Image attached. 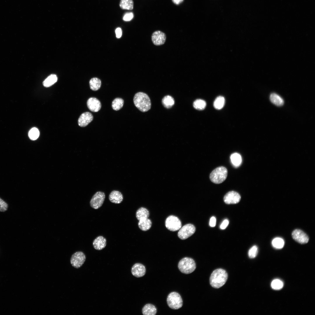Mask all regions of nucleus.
<instances>
[{
	"label": "nucleus",
	"instance_id": "14",
	"mask_svg": "<svg viewBox=\"0 0 315 315\" xmlns=\"http://www.w3.org/2000/svg\"><path fill=\"white\" fill-rule=\"evenodd\" d=\"M93 117L90 112H85L82 114L78 120V125L81 127L87 126L93 120Z\"/></svg>",
	"mask_w": 315,
	"mask_h": 315
},
{
	"label": "nucleus",
	"instance_id": "2",
	"mask_svg": "<svg viewBox=\"0 0 315 315\" xmlns=\"http://www.w3.org/2000/svg\"><path fill=\"white\" fill-rule=\"evenodd\" d=\"M133 102L135 106L141 112H146L150 108V99L144 93L140 92L136 93L134 97Z\"/></svg>",
	"mask_w": 315,
	"mask_h": 315
},
{
	"label": "nucleus",
	"instance_id": "16",
	"mask_svg": "<svg viewBox=\"0 0 315 315\" xmlns=\"http://www.w3.org/2000/svg\"><path fill=\"white\" fill-rule=\"evenodd\" d=\"M108 197L110 202L115 204L120 203L123 199L122 193L120 191L116 190L111 191Z\"/></svg>",
	"mask_w": 315,
	"mask_h": 315
},
{
	"label": "nucleus",
	"instance_id": "27",
	"mask_svg": "<svg viewBox=\"0 0 315 315\" xmlns=\"http://www.w3.org/2000/svg\"><path fill=\"white\" fill-rule=\"evenodd\" d=\"M123 104L124 101L123 99L120 98H117L112 102V107L113 110L118 111L122 108Z\"/></svg>",
	"mask_w": 315,
	"mask_h": 315
},
{
	"label": "nucleus",
	"instance_id": "1",
	"mask_svg": "<svg viewBox=\"0 0 315 315\" xmlns=\"http://www.w3.org/2000/svg\"><path fill=\"white\" fill-rule=\"evenodd\" d=\"M228 278L226 271L222 269L215 270L212 272L210 278V283L213 288H218L226 283Z\"/></svg>",
	"mask_w": 315,
	"mask_h": 315
},
{
	"label": "nucleus",
	"instance_id": "37",
	"mask_svg": "<svg viewBox=\"0 0 315 315\" xmlns=\"http://www.w3.org/2000/svg\"><path fill=\"white\" fill-rule=\"evenodd\" d=\"M216 219L214 216L212 217L210 219L209 225L211 227H214L216 225Z\"/></svg>",
	"mask_w": 315,
	"mask_h": 315
},
{
	"label": "nucleus",
	"instance_id": "11",
	"mask_svg": "<svg viewBox=\"0 0 315 315\" xmlns=\"http://www.w3.org/2000/svg\"><path fill=\"white\" fill-rule=\"evenodd\" d=\"M241 197L237 192L232 191L227 192L223 198L224 202L227 204H236L239 202Z\"/></svg>",
	"mask_w": 315,
	"mask_h": 315
},
{
	"label": "nucleus",
	"instance_id": "32",
	"mask_svg": "<svg viewBox=\"0 0 315 315\" xmlns=\"http://www.w3.org/2000/svg\"><path fill=\"white\" fill-rule=\"evenodd\" d=\"M28 135L29 138L32 140L36 139L39 135V132L36 127L32 128L29 131Z\"/></svg>",
	"mask_w": 315,
	"mask_h": 315
},
{
	"label": "nucleus",
	"instance_id": "17",
	"mask_svg": "<svg viewBox=\"0 0 315 315\" xmlns=\"http://www.w3.org/2000/svg\"><path fill=\"white\" fill-rule=\"evenodd\" d=\"M93 245L96 250H100L104 249L106 246V240L102 236L96 237L93 241Z\"/></svg>",
	"mask_w": 315,
	"mask_h": 315
},
{
	"label": "nucleus",
	"instance_id": "3",
	"mask_svg": "<svg viewBox=\"0 0 315 315\" xmlns=\"http://www.w3.org/2000/svg\"><path fill=\"white\" fill-rule=\"evenodd\" d=\"M228 171L224 167H218L213 170L209 175V178L213 183L217 184L223 182L227 178Z\"/></svg>",
	"mask_w": 315,
	"mask_h": 315
},
{
	"label": "nucleus",
	"instance_id": "9",
	"mask_svg": "<svg viewBox=\"0 0 315 315\" xmlns=\"http://www.w3.org/2000/svg\"><path fill=\"white\" fill-rule=\"evenodd\" d=\"M86 260V256L82 251L76 252L71 256L70 262L72 266L76 268L80 267Z\"/></svg>",
	"mask_w": 315,
	"mask_h": 315
},
{
	"label": "nucleus",
	"instance_id": "24",
	"mask_svg": "<svg viewBox=\"0 0 315 315\" xmlns=\"http://www.w3.org/2000/svg\"><path fill=\"white\" fill-rule=\"evenodd\" d=\"M90 89L93 91H97L100 88L101 85V80L97 78H93L89 82Z\"/></svg>",
	"mask_w": 315,
	"mask_h": 315
},
{
	"label": "nucleus",
	"instance_id": "12",
	"mask_svg": "<svg viewBox=\"0 0 315 315\" xmlns=\"http://www.w3.org/2000/svg\"><path fill=\"white\" fill-rule=\"evenodd\" d=\"M151 39L154 45L157 46H160L165 43L166 35L164 33L160 31H156L153 33Z\"/></svg>",
	"mask_w": 315,
	"mask_h": 315
},
{
	"label": "nucleus",
	"instance_id": "18",
	"mask_svg": "<svg viewBox=\"0 0 315 315\" xmlns=\"http://www.w3.org/2000/svg\"><path fill=\"white\" fill-rule=\"evenodd\" d=\"M156 312V307L151 304H146L142 309V313L144 315H155Z\"/></svg>",
	"mask_w": 315,
	"mask_h": 315
},
{
	"label": "nucleus",
	"instance_id": "28",
	"mask_svg": "<svg viewBox=\"0 0 315 315\" xmlns=\"http://www.w3.org/2000/svg\"><path fill=\"white\" fill-rule=\"evenodd\" d=\"M272 245L273 247L276 249H280L283 248L284 245V240L280 237H276L272 240Z\"/></svg>",
	"mask_w": 315,
	"mask_h": 315
},
{
	"label": "nucleus",
	"instance_id": "21",
	"mask_svg": "<svg viewBox=\"0 0 315 315\" xmlns=\"http://www.w3.org/2000/svg\"><path fill=\"white\" fill-rule=\"evenodd\" d=\"M270 99L272 103L278 106H281L284 103L283 99L280 96L275 93L270 94Z\"/></svg>",
	"mask_w": 315,
	"mask_h": 315
},
{
	"label": "nucleus",
	"instance_id": "22",
	"mask_svg": "<svg viewBox=\"0 0 315 315\" xmlns=\"http://www.w3.org/2000/svg\"><path fill=\"white\" fill-rule=\"evenodd\" d=\"M162 102L164 107L167 108H169L173 106L175 102L174 98L172 97L167 95L163 98Z\"/></svg>",
	"mask_w": 315,
	"mask_h": 315
},
{
	"label": "nucleus",
	"instance_id": "7",
	"mask_svg": "<svg viewBox=\"0 0 315 315\" xmlns=\"http://www.w3.org/2000/svg\"><path fill=\"white\" fill-rule=\"evenodd\" d=\"M195 231V228L193 225L188 224L181 227L178 232V235L179 238L184 240L193 235Z\"/></svg>",
	"mask_w": 315,
	"mask_h": 315
},
{
	"label": "nucleus",
	"instance_id": "30",
	"mask_svg": "<svg viewBox=\"0 0 315 315\" xmlns=\"http://www.w3.org/2000/svg\"><path fill=\"white\" fill-rule=\"evenodd\" d=\"M231 162L233 164L236 166L240 165L242 162L241 155L237 153L232 154L230 157Z\"/></svg>",
	"mask_w": 315,
	"mask_h": 315
},
{
	"label": "nucleus",
	"instance_id": "38",
	"mask_svg": "<svg viewBox=\"0 0 315 315\" xmlns=\"http://www.w3.org/2000/svg\"><path fill=\"white\" fill-rule=\"evenodd\" d=\"M115 33L117 38H119L121 37L122 34V31L120 28L118 27L116 28L115 30Z\"/></svg>",
	"mask_w": 315,
	"mask_h": 315
},
{
	"label": "nucleus",
	"instance_id": "35",
	"mask_svg": "<svg viewBox=\"0 0 315 315\" xmlns=\"http://www.w3.org/2000/svg\"><path fill=\"white\" fill-rule=\"evenodd\" d=\"M133 17V13L132 12H128L126 13L124 15L123 19L125 21H128L131 20Z\"/></svg>",
	"mask_w": 315,
	"mask_h": 315
},
{
	"label": "nucleus",
	"instance_id": "34",
	"mask_svg": "<svg viewBox=\"0 0 315 315\" xmlns=\"http://www.w3.org/2000/svg\"><path fill=\"white\" fill-rule=\"evenodd\" d=\"M8 208V204L0 198V211L5 212L7 210Z\"/></svg>",
	"mask_w": 315,
	"mask_h": 315
},
{
	"label": "nucleus",
	"instance_id": "19",
	"mask_svg": "<svg viewBox=\"0 0 315 315\" xmlns=\"http://www.w3.org/2000/svg\"><path fill=\"white\" fill-rule=\"evenodd\" d=\"M151 222L148 218L140 220L138 223L139 228L144 231H146L149 230L151 226Z\"/></svg>",
	"mask_w": 315,
	"mask_h": 315
},
{
	"label": "nucleus",
	"instance_id": "6",
	"mask_svg": "<svg viewBox=\"0 0 315 315\" xmlns=\"http://www.w3.org/2000/svg\"><path fill=\"white\" fill-rule=\"evenodd\" d=\"M166 228L169 230L175 231L180 229L181 223L179 218L176 216L171 215L166 219L165 222Z\"/></svg>",
	"mask_w": 315,
	"mask_h": 315
},
{
	"label": "nucleus",
	"instance_id": "8",
	"mask_svg": "<svg viewBox=\"0 0 315 315\" xmlns=\"http://www.w3.org/2000/svg\"><path fill=\"white\" fill-rule=\"evenodd\" d=\"M105 198L104 193L97 191L93 196L90 202V206L94 209H98L102 205Z\"/></svg>",
	"mask_w": 315,
	"mask_h": 315
},
{
	"label": "nucleus",
	"instance_id": "29",
	"mask_svg": "<svg viewBox=\"0 0 315 315\" xmlns=\"http://www.w3.org/2000/svg\"><path fill=\"white\" fill-rule=\"evenodd\" d=\"M206 105V103L205 101L200 99H196L193 103V107L198 110H201L204 109Z\"/></svg>",
	"mask_w": 315,
	"mask_h": 315
},
{
	"label": "nucleus",
	"instance_id": "5",
	"mask_svg": "<svg viewBox=\"0 0 315 315\" xmlns=\"http://www.w3.org/2000/svg\"><path fill=\"white\" fill-rule=\"evenodd\" d=\"M167 301L169 307L172 309H178L183 305V300L181 295L176 292H171L168 295Z\"/></svg>",
	"mask_w": 315,
	"mask_h": 315
},
{
	"label": "nucleus",
	"instance_id": "10",
	"mask_svg": "<svg viewBox=\"0 0 315 315\" xmlns=\"http://www.w3.org/2000/svg\"><path fill=\"white\" fill-rule=\"evenodd\" d=\"M292 236L295 241L300 244H306L309 240L308 235L300 229H296L294 230L292 232Z\"/></svg>",
	"mask_w": 315,
	"mask_h": 315
},
{
	"label": "nucleus",
	"instance_id": "26",
	"mask_svg": "<svg viewBox=\"0 0 315 315\" xmlns=\"http://www.w3.org/2000/svg\"><path fill=\"white\" fill-rule=\"evenodd\" d=\"M225 103L224 98L223 96H219L215 99L214 103V106L216 109H220L224 106Z\"/></svg>",
	"mask_w": 315,
	"mask_h": 315
},
{
	"label": "nucleus",
	"instance_id": "33",
	"mask_svg": "<svg viewBox=\"0 0 315 315\" xmlns=\"http://www.w3.org/2000/svg\"><path fill=\"white\" fill-rule=\"evenodd\" d=\"M258 253V248L256 245L251 247L249 250L248 254L249 257L251 258H255L257 256Z\"/></svg>",
	"mask_w": 315,
	"mask_h": 315
},
{
	"label": "nucleus",
	"instance_id": "31",
	"mask_svg": "<svg viewBox=\"0 0 315 315\" xmlns=\"http://www.w3.org/2000/svg\"><path fill=\"white\" fill-rule=\"evenodd\" d=\"M284 286V283L281 280L276 279L273 280L271 283L272 288L275 290H279L282 289Z\"/></svg>",
	"mask_w": 315,
	"mask_h": 315
},
{
	"label": "nucleus",
	"instance_id": "4",
	"mask_svg": "<svg viewBox=\"0 0 315 315\" xmlns=\"http://www.w3.org/2000/svg\"><path fill=\"white\" fill-rule=\"evenodd\" d=\"M178 268L182 273L188 274L193 272L196 267L195 261L192 258L185 257L179 262Z\"/></svg>",
	"mask_w": 315,
	"mask_h": 315
},
{
	"label": "nucleus",
	"instance_id": "15",
	"mask_svg": "<svg viewBox=\"0 0 315 315\" xmlns=\"http://www.w3.org/2000/svg\"><path fill=\"white\" fill-rule=\"evenodd\" d=\"M87 105L89 109L93 112L99 111L101 107L100 101L95 97L90 98L87 102Z\"/></svg>",
	"mask_w": 315,
	"mask_h": 315
},
{
	"label": "nucleus",
	"instance_id": "25",
	"mask_svg": "<svg viewBox=\"0 0 315 315\" xmlns=\"http://www.w3.org/2000/svg\"><path fill=\"white\" fill-rule=\"evenodd\" d=\"M120 6L123 9L132 10L133 8L134 3L133 0H121Z\"/></svg>",
	"mask_w": 315,
	"mask_h": 315
},
{
	"label": "nucleus",
	"instance_id": "13",
	"mask_svg": "<svg viewBox=\"0 0 315 315\" xmlns=\"http://www.w3.org/2000/svg\"><path fill=\"white\" fill-rule=\"evenodd\" d=\"M146 272L145 266L142 264L136 263L131 268L132 274L136 277H140L144 275Z\"/></svg>",
	"mask_w": 315,
	"mask_h": 315
},
{
	"label": "nucleus",
	"instance_id": "39",
	"mask_svg": "<svg viewBox=\"0 0 315 315\" xmlns=\"http://www.w3.org/2000/svg\"><path fill=\"white\" fill-rule=\"evenodd\" d=\"M173 2L176 4L178 5L181 3L183 0H172Z\"/></svg>",
	"mask_w": 315,
	"mask_h": 315
},
{
	"label": "nucleus",
	"instance_id": "36",
	"mask_svg": "<svg viewBox=\"0 0 315 315\" xmlns=\"http://www.w3.org/2000/svg\"><path fill=\"white\" fill-rule=\"evenodd\" d=\"M229 223V222L228 220H224L220 225V228L222 230L225 229L228 225Z\"/></svg>",
	"mask_w": 315,
	"mask_h": 315
},
{
	"label": "nucleus",
	"instance_id": "20",
	"mask_svg": "<svg viewBox=\"0 0 315 315\" xmlns=\"http://www.w3.org/2000/svg\"><path fill=\"white\" fill-rule=\"evenodd\" d=\"M149 215V211L144 207L139 208L136 212V217L139 221L143 219L148 218Z\"/></svg>",
	"mask_w": 315,
	"mask_h": 315
},
{
	"label": "nucleus",
	"instance_id": "23",
	"mask_svg": "<svg viewBox=\"0 0 315 315\" xmlns=\"http://www.w3.org/2000/svg\"><path fill=\"white\" fill-rule=\"evenodd\" d=\"M57 78L56 75L51 74L49 76L43 83V85L48 87L53 85L57 81Z\"/></svg>",
	"mask_w": 315,
	"mask_h": 315
}]
</instances>
